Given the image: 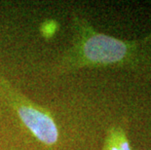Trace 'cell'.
<instances>
[{
	"label": "cell",
	"instance_id": "7a4b0ae2",
	"mask_svg": "<svg viewBox=\"0 0 151 150\" xmlns=\"http://www.w3.org/2000/svg\"><path fill=\"white\" fill-rule=\"evenodd\" d=\"M0 95L35 139L48 146L56 144L59 131L49 110L33 103L3 77H0Z\"/></svg>",
	"mask_w": 151,
	"mask_h": 150
},
{
	"label": "cell",
	"instance_id": "3957f363",
	"mask_svg": "<svg viewBox=\"0 0 151 150\" xmlns=\"http://www.w3.org/2000/svg\"><path fill=\"white\" fill-rule=\"evenodd\" d=\"M102 150H133L125 131L121 127L109 129Z\"/></svg>",
	"mask_w": 151,
	"mask_h": 150
},
{
	"label": "cell",
	"instance_id": "6da1fadb",
	"mask_svg": "<svg viewBox=\"0 0 151 150\" xmlns=\"http://www.w3.org/2000/svg\"><path fill=\"white\" fill-rule=\"evenodd\" d=\"M72 46L60 60V71L90 66H132L151 71V34L137 41H125L98 32L80 17L73 19Z\"/></svg>",
	"mask_w": 151,
	"mask_h": 150
},
{
	"label": "cell",
	"instance_id": "277c9868",
	"mask_svg": "<svg viewBox=\"0 0 151 150\" xmlns=\"http://www.w3.org/2000/svg\"><path fill=\"white\" fill-rule=\"evenodd\" d=\"M57 29H58V24H57V22L54 20L45 21L40 27L41 33L46 38L52 37L53 35L56 33Z\"/></svg>",
	"mask_w": 151,
	"mask_h": 150
}]
</instances>
